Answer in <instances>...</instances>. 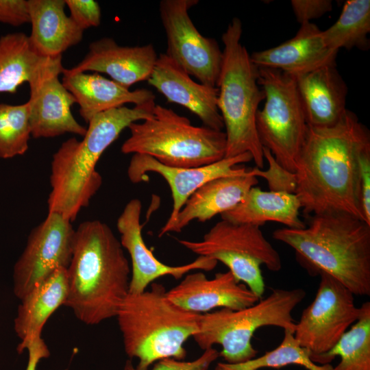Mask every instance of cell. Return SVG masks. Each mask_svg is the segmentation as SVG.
<instances>
[{
	"mask_svg": "<svg viewBox=\"0 0 370 370\" xmlns=\"http://www.w3.org/2000/svg\"><path fill=\"white\" fill-rule=\"evenodd\" d=\"M66 295V269H59L20 300L14 319V330L20 339L16 348L18 354L29 345L43 341L41 334L45 324L64 305Z\"/></svg>",
	"mask_w": 370,
	"mask_h": 370,
	"instance_id": "cell-26",
	"label": "cell"
},
{
	"mask_svg": "<svg viewBox=\"0 0 370 370\" xmlns=\"http://www.w3.org/2000/svg\"><path fill=\"white\" fill-rule=\"evenodd\" d=\"M177 241L199 256L223 263L238 281L245 284L260 299L265 289L261 265L271 271H279L282 268L280 254L258 225L221 219L201 241Z\"/></svg>",
	"mask_w": 370,
	"mask_h": 370,
	"instance_id": "cell-10",
	"label": "cell"
},
{
	"mask_svg": "<svg viewBox=\"0 0 370 370\" xmlns=\"http://www.w3.org/2000/svg\"><path fill=\"white\" fill-rule=\"evenodd\" d=\"M64 306L86 325L115 317L129 293L131 267L120 241L99 220L75 229L73 254L66 269Z\"/></svg>",
	"mask_w": 370,
	"mask_h": 370,
	"instance_id": "cell-2",
	"label": "cell"
},
{
	"mask_svg": "<svg viewBox=\"0 0 370 370\" xmlns=\"http://www.w3.org/2000/svg\"><path fill=\"white\" fill-rule=\"evenodd\" d=\"M358 320L328 352L311 358L314 363L330 364L338 356L339 363L332 370H370V302L360 307Z\"/></svg>",
	"mask_w": 370,
	"mask_h": 370,
	"instance_id": "cell-28",
	"label": "cell"
},
{
	"mask_svg": "<svg viewBox=\"0 0 370 370\" xmlns=\"http://www.w3.org/2000/svg\"><path fill=\"white\" fill-rule=\"evenodd\" d=\"M75 231L71 221L54 212L32 230L13 268V292L19 300L58 269L68 268Z\"/></svg>",
	"mask_w": 370,
	"mask_h": 370,
	"instance_id": "cell-13",
	"label": "cell"
},
{
	"mask_svg": "<svg viewBox=\"0 0 370 370\" xmlns=\"http://www.w3.org/2000/svg\"><path fill=\"white\" fill-rule=\"evenodd\" d=\"M141 211V201L132 199L127 203L116 221L120 243L131 258L129 293H142L162 276L170 275L179 280L193 271H211L215 268L217 261L201 256L180 266H170L160 261L145 243L140 223Z\"/></svg>",
	"mask_w": 370,
	"mask_h": 370,
	"instance_id": "cell-15",
	"label": "cell"
},
{
	"mask_svg": "<svg viewBox=\"0 0 370 370\" xmlns=\"http://www.w3.org/2000/svg\"><path fill=\"white\" fill-rule=\"evenodd\" d=\"M338 51L325 44L322 30L312 23L301 24L295 36L281 45L250 55L257 67L274 69L297 77L336 62Z\"/></svg>",
	"mask_w": 370,
	"mask_h": 370,
	"instance_id": "cell-20",
	"label": "cell"
},
{
	"mask_svg": "<svg viewBox=\"0 0 370 370\" xmlns=\"http://www.w3.org/2000/svg\"><path fill=\"white\" fill-rule=\"evenodd\" d=\"M166 295L176 305L197 314L217 308L241 310L260 299L230 271L212 279L203 272L190 273Z\"/></svg>",
	"mask_w": 370,
	"mask_h": 370,
	"instance_id": "cell-17",
	"label": "cell"
},
{
	"mask_svg": "<svg viewBox=\"0 0 370 370\" xmlns=\"http://www.w3.org/2000/svg\"><path fill=\"white\" fill-rule=\"evenodd\" d=\"M127 128L130 136L121 147L124 154L147 155L178 168L198 167L225 157L224 132L194 126L187 117L159 104L151 117L132 123Z\"/></svg>",
	"mask_w": 370,
	"mask_h": 370,
	"instance_id": "cell-7",
	"label": "cell"
},
{
	"mask_svg": "<svg viewBox=\"0 0 370 370\" xmlns=\"http://www.w3.org/2000/svg\"><path fill=\"white\" fill-rule=\"evenodd\" d=\"M166 292L153 282L149 290L129 293L117 310L124 349L129 358L138 360L137 370H148L164 358L184 360V345L198 331L201 314L176 305Z\"/></svg>",
	"mask_w": 370,
	"mask_h": 370,
	"instance_id": "cell-5",
	"label": "cell"
},
{
	"mask_svg": "<svg viewBox=\"0 0 370 370\" xmlns=\"http://www.w3.org/2000/svg\"><path fill=\"white\" fill-rule=\"evenodd\" d=\"M258 184V180L253 175L251 169L246 174L221 177L208 182L187 199L169 233L180 232L193 220L205 222L218 214L232 210Z\"/></svg>",
	"mask_w": 370,
	"mask_h": 370,
	"instance_id": "cell-24",
	"label": "cell"
},
{
	"mask_svg": "<svg viewBox=\"0 0 370 370\" xmlns=\"http://www.w3.org/2000/svg\"><path fill=\"white\" fill-rule=\"evenodd\" d=\"M264 104L256 114L259 140L285 169L295 173L308 124L294 77L281 71L258 67Z\"/></svg>",
	"mask_w": 370,
	"mask_h": 370,
	"instance_id": "cell-9",
	"label": "cell"
},
{
	"mask_svg": "<svg viewBox=\"0 0 370 370\" xmlns=\"http://www.w3.org/2000/svg\"><path fill=\"white\" fill-rule=\"evenodd\" d=\"M360 189L364 219L370 225V148L363 151L360 159Z\"/></svg>",
	"mask_w": 370,
	"mask_h": 370,
	"instance_id": "cell-37",
	"label": "cell"
},
{
	"mask_svg": "<svg viewBox=\"0 0 370 370\" xmlns=\"http://www.w3.org/2000/svg\"><path fill=\"white\" fill-rule=\"evenodd\" d=\"M29 94L27 101L33 138H53L66 133L85 135L86 128L77 121L71 110L75 99L59 79V75L29 88Z\"/></svg>",
	"mask_w": 370,
	"mask_h": 370,
	"instance_id": "cell-22",
	"label": "cell"
},
{
	"mask_svg": "<svg viewBox=\"0 0 370 370\" xmlns=\"http://www.w3.org/2000/svg\"><path fill=\"white\" fill-rule=\"evenodd\" d=\"M215 370H222L219 366L217 365Z\"/></svg>",
	"mask_w": 370,
	"mask_h": 370,
	"instance_id": "cell-39",
	"label": "cell"
},
{
	"mask_svg": "<svg viewBox=\"0 0 370 370\" xmlns=\"http://www.w3.org/2000/svg\"><path fill=\"white\" fill-rule=\"evenodd\" d=\"M262 153L269 164L268 169H251L253 175L264 178L271 191L295 194L297 187L295 174L283 168L268 149L262 147Z\"/></svg>",
	"mask_w": 370,
	"mask_h": 370,
	"instance_id": "cell-32",
	"label": "cell"
},
{
	"mask_svg": "<svg viewBox=\"0 0 370 370\" xmlns=\"http://www.w3.org/2000/svg\"><path fill=\"white\" fill-rule=\"evenodd\" d=\"M155 105L153 101L97 114L88 123L82 140L70 138L61 145L51 162L48 213H58L71 222L76 219L101 186L96 166L103 153L132 123L151 117Z\"/></svg>",
	"mask_w": 370,
	"mask_h": 370,
	"instance_id": "cell-3",
	"label": "cell"
},
{
	"mask_svg": "<svg viewBox=\"0 0 370 370\" xmlns=\"http://www.w3.org/2000/svg\"><path fill=\"white\" fill-rule=\"evenodd\" d=\"M284 338L274 349L245 362L231 365L219 362L222 370H258L262 368H281L290 365L302 366L308 370H332L330 364L318 365L310 358V352L301 347L293 332L284 330Z\"/></svg>",
	"mask_w": 370,
	"mask_h": 370,
	"instance_id": "cell-30",
	"label": "cell"
},
{
	"mask_svg": "<svg viewBox=\"0 0 370 370\" xmlns=\"http://www.w3.org/2000/svg\"><path fill=\"white\" fill-rule=\"evenodd\" d=\"M293 77L308 125L328 127L341 119L347 110V88L336 62Z\"/></svg>",
	"mask_w": 370,
	"mask_h": 370,
	"instance_id": "cell-19",
	"label": "cell"
},
{
	"mask_svg": "<svg viewBox=\"0 0 370 370\" xmlns=\"http://www.w3.org/2000/svg\"><path fill=\"white\" fill-rule=\"evenodd\" d=\"M148 83L169 102L177 103L197 116L204 125L222 131L224 124L217 106L219 90L197 83L165 53H160Z\"/></svg>",
	"mask_w": 370,
	"mask_h": 370,
	"instance_id": "cell-18",
	"label": "cell"
},
{
	"mask_svg": "<svg viewBox=\"0 0 370 370\" xmlns=\"http://www.w3.org/2000/svg\"><path fill=\"white\" fill-rule=\"evenodd\" d=\"M243 26L234 18L222 35L223 59L217 87V106L226 136L224 158L249 153L257 168L264 165L256 118L264 94L258 84V67L241 43Z\"/></svg>",
	"mask_w": 370,
	"mask_h": 370,
	"instance_id": "cell-6",
	"label": "cell"
},
{
	"mask_svg": "<svg viewBox=\"0 0 370 370\" xmlns=\"http://www.w3.org/2000/svg\"><path fill=\"white\" fill-rule=\"evenodd\" d=\"M304 228L284 227L273 237L292 247L302 264L326 273L354 295H370V225L345 213L312 215Z\"/></svg>",
	"mask_w": 370,
	"mask_h": 370,
	"instance_id": "cell-4",
	"label": "cell"
},
{
	"mask_svg": "<svg viewBox=\"0 0 370 370\" xmlns=\"http://www.w3.org/2000/svg\"><path fill=\"white\" fill-rule=\"evenodd\" d=\"M370 32V1L348 0L338 20L322 31L325 45L330 49L358 48L367 50Z\"/></svg>",
	"mask_w": 370,
	"mask_h": 370,
	"instance_id": "cell-29",
	"label": "cell"
},
{
	"mask_svg": "<svg viewBox=\"0 0 370 370\" xmlns=\"http://www.w3.org/2000/svg\"><path fill=\"white\" fill-rule=\"evenodd\" d=\"M306 296L301 288L273 289L255 304L241 309L221 308L201 314L197 332L193 338L203 350L220 345L219 356L225 363L245 362L256 357L253 347L254 332L264 326H275L294 332L293 310Z\"/></svg>",
	"mask_w": 370,
	"mask_h": 370,
	"instance_id": "cell-8",
	"label": "cell"
},
{
	"mask_svg": "<svg viewBox=\"0 0 370 370\" xmlns=\"http://www.w3.org/2000/svg\"><path fill=\"white\" fill-rule=\"evenodd\" d=\"M368 148V130L348 110L332 127L308 125L295 172L304 215L345 213L365 221L360 159Z\"/></svg>",
	"mask_w": 370,
	"mask_h": 370,
	"instance_id": "cell-1",
	"label": "cell"
},
{
	"mask_svg": "<svg viewBox=\"0 0 370 370\" xmlns=\"http://www.w3.org/2000/svg\"><path fill=\"white\" fill-rule=\"evenodd\" d=\"M29 39L38 55L56 58L79 43L84 31L65 12L64 0H27Z\"/></svg>",
	"mask_w": 370,
	"mask_h": 370,
	"instance_id": "cell-25",
	"label": "cell"
},
{
	"mask_svg": "<svg viewBox=\"0 0 370 370\" xmlns=\"http://www.w3.org/2000/svg\"><path fill=\"white\" fill-rule=\"evenodd\" d=\"M26 349L28 352V362L25 370H36L39 361L50 355L49 350L44 341L32 343L27 347Z\"/></svg>",
	"mask_w": 370,
	"mask_h": 370,
	"instance_id": "cell-38",
	"label": "cell"
},
{
	"mask_svg": "<svg viewBox=\"0 0 370 370\" xmlns=\"http://www.w3.org/2000/svg\"><path fill=\"white\" fill-rule=\"evenodd\" d=\"M291 4L296 20L300 23L321 17L332 9L330 0H292Z\"/></svg>",
	"mask_w": 370,
	"mask_h": 370,
	"instance_id": "cell-35",
	"label": "cell"
},
{
	"mask_svg": "<svg viewBox=\"0 0 370 370\" xmlns=\"http://www.w3.org/2000/svg\"><path fill=\"white\" fill-rule=\"evenodd\" d=\"M64 69L62 56L38 55L24 33L0 37V92L14 93L25 82L29 88L36 87L53 75L62 74Z\"/></svg>",
	"mask_w": 370,
	"mask_h": 370,
	"instance_id": "cell-21",
	"label": "cell"
},
{
	"mask_svg": "<svg viewBox=\"0 0 370 370\" xmlns=\"http://www.w3.org/2000/svg\"><path fill=\"white\" fill-rule=\"evenodd\" d=\"M0 23L18 27L29 23L26 0H0Z\"/></svg>",
	"mask_w": 370,
	"mask_h": 370,
	"instance_id": "cell-36",
	"label": "cell"
},
{
	"mask_svg": "<svg viewBox=\"0 0 370 370\" xmlns=\"http://www.w3.org/2000/svg\"><path fill=\"white\" fill-rule=\"evenodd\" d=\"M301 208L295 194L264 191L254 186L238 205L220 215L222 220L234 223L260 227L267 221H275L286 227L299 229L306 227L299 217Z\"/></svg>",
	"mask_w": 370,
	"mask_h": 370,
	"instance_id": "cell-27",
	"label": "cell"
},
{
	"mask_svg": "<svg viewBox=\"0 0 370 370\" xmlns=\"http://www.w3.org/2000/svg\"><path fill=\"white\" fill-rule=\"evenodd\" d=\"M219 356V352L215 348L210 347L204 350L203 354L197 359L192 361H182L172 358L160 360L154 364L150 370H207L210 365ZM124 370H137L131 360H127Z\"/></svg>",
	"mask_w": 370,
	"mask_h": 370,
	"instance_id": "cell-33",
	"label": "cell"
},
{
	"mask_svg": "<svg viewBox=\"0 0 370 370\" xmlns=\"http://www.w3.org/2000/svg\"><path fill=\"white\" fill-rule=\"evenodd\" d=\"M198 0H162L159 11L166 37L165 54L199 83L217 87L223 51L214 38L199 33L188 14Z\"/></svg>",
	"mask_w": 370,
	"mask_h": 370,
	"instance_id": "cell-11",
	"label": "cell"
},
{
	"mask_svg": "<svg viewBox=\"0 0 370 370\" xmlns=\"http://www.w3.org/2000/svg\"><path fill=\"white\" fill-rule=\"evenodd\" d=\"M31 136L29 106L0 103V158L23 155Z\"/></svg>",
	"mask_w": 370,
	"mask_h": 370,
	"instance_id": "cell-31",
	"label": "cell"
},
{
	"mask_svg": "<svg viewBox=\"0 0 370 370\" xmlns=\"http://www.w3.org/2000/svg\"><path fill=\"white\" fill-rule=\"evenodd\" d=\"M62 83L79 106V114L88 123L97 114L123 106L143 105L155 100V95L145 88L130 90L97 73L62 72Z\"/></svg>",
	"mask_w": 370,
	"mask_h": 370,
	"instance_id": "cell-23",
	"label": "cell"
},
{
	"mask_svg": "<svg viewBox=\"0 0 370 370\" xmlns=\"http://www.w3.org/2000/svg\"><path fill=\"white\" fill-rule=\"evenodd\" d=\"M321 280L314 300L295 323L294 337L310 358L329 352L358 319L360 308L354 294L330 275L319 272Z\"/></svg>",
	"mask_w": 370,
	"mask_h": 370,
	"instance_id": "cell-12",
	"label": "cell"
},
{
	"mask_svg": "<svg viewBox=\"0 0 370 370\" xmlns=\"http://www.w3.org/2000/svg\"><path fill=\"white\" fill-rule=\"evenodd\" d=\"M158 57L152 44L122 46L112 38L104 37L92 42L84 59L71 69L64 68L63 72L105 73L130 88L137 82L148 80Z\"/></svg>",
	"mask_w": 370,
	"mask_h": 370,
	"instance_id": "cell-16",
	"label": "cell"
},
{
	"mask_svg": "<svg viewBox=\"0 0 370 370\" xmlns=\"http://www.w3.org/2000/svg\"><path fill=\"white\" fill-rule=\"evenodd\" d=\"M64 1L70 10L69 16L83 31L100 25L101 12L97 1L94 0H64Z\"/></svg>",
	"mask_w": 370,
	"mask_h": 370,
	"instance_id": "cell-34",
	"label": "cell"
},
{
	"mask_svg": "<svg viewBox=\"0 0 370 370\" xmlns=\"http://www.w3.org/2000/svg\"><path fill=\"white\" fill-rule=\"evenodd\" d=\"M252 160L247 152L231 158H223L209 164L193 167L178 168L162 164L153 158L144 154H133L127 168V176L132 183L148 180V172L160 175L168 183L173 199L171 214L158 234L162 237L169 233L183 206L198 188L208 182L221 177L246 174L249 169L240 164Z\"/></svg>",
	"mask_w": 370,
	"mask_h": 370,
	"instance_id": "cell-14",
	"label": "cell"
}]
</instances>
